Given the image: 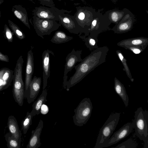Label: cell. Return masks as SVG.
Instances as JSON below:
<instances>
[{
	"instance_id": "32",
	"label": "cell",
	"mask_w": 148,
	"mask_h": 148,
	"mask_svg": "<svg viewBox=\"0 0 148 148\" xmlns=\"http://www.w3.org/2000/svg\"><path fill=\"white\" fill-rule=\"evenodd\" d=\"M126 49L130 50L136 54H139L143 51L145 48L138 46L126 45L122 47Z\"/></svg>"
},
{
	"instance_id": "31",
	"label": "cell",
	"mask_w": 148,
	"mask_h": 148,
	"mask_svg": "<svg viewBox=\"0 0 148 148\" xmlns=\"http://www.w3.org/2000/svg\"><path fill=\"white\" fill-rule=\"evenodd\" d=\"M137 144L136 141L132 138H130L125 141L112 148H136Z\"/></svg>"
},
{
	"instance_id": "27",
	"label": "cell",
	"mask_w": 148,
	"mask_h": 148,
	"mask_svg": "<svg viewBox=\"0 0 148 148\" xmlns=\"http://www.w3.org/2000/svg\"><path fill=\"white\" fill-rule=\"evenodd\" d=\"M116 53L123 66L124 71L128 77L132 82H133L134 79L132 76L130 69L127 65L126 59L124 58L120 50H116Z\"/></svg>"
},
{
	"instance_id": "29",
	"label": "cell",
	"mask_w": 148,
	"mask_h": 148,
	"mask_svg": "<svg viewBox=\"0 0 148 148\" xmlns=\"http://www.w3.org/2000/svg\"><path fill=\"white\" fill-rule=\"evenodd\" d=\"M9 27L13 32L19 39L22 40L25 38V35L21 29L15 23L10 20H8Z\"/></svg>"
},
{
	"instance_id": "25",
	"label": "cell",
	"mask_w": 148,
	"mask_h": 148,
	"mask_svg": "<svg viewBox=\"0 0 148 148\" xmlns=\"http://www.w3.org/2000/svg\"><path fill=\"white\" fill-rule=\"evenodd\" d=\"M73 39V37L67 35L62 31L59 30L55 32L50 41L53 43L59 44L66 42Z\"/></svg>"
},
{
	"instance_id": "14",
	"label": "cell",
	"mask_w": 148,
	"mask_h": 148,
	"mask_svg": "<svg viewBox=\"0 0 148 148\" xmlns=\"http://www.w3.org/2000/svg\"><path fill=\"white\" fill-rule=\"evenodd\" d=\"M41 78L34 76L30 83L27 90L24 93V97L30 104L33 102L38 96L40 90Z\"/></svg>"
},
{
	"instance_id": "6",
	"label": "cell",
	"mask_w": 148,
	"mask_h": 148,
	"mask_svg": "<svg viewBox=\"0 0 148 148\" xmlns=\"http://www.w3.org/2000/svg\"><path fill=\"white\" fill-rule=\"evenodd\" d=\"M101 10L96 12L93 20L88 29V37L95 39L98 42L97 37L101 33L111 30L109 26L111 23L108 17L101 12Z\"/></svg>"
},
{
	"instance_id": "16",
	"label": "cell",
	"mask_w": 148,
	"mask_h": 148,
	"mask_svg": "<svg viewBox=\"0 0 148 148\" xmlns=\"http://www.w3.org/2000/svg\"><path fill=\"white\" fill-rule=\"evenodd\" d=\"M34 58L33 53L31 50L28 51L27 53L26 66L25 91L27 90L32 79L34 71Z\"/></svg>"
},
{
	"instance_id": "28",
	"label": "cell",
	"mask_w": 148,
	"mask_h": 148,
	"mask_svg": "<svg viewBox=\"0 0 148 148\" xmlns=\"http://www.w3.org/2000/svg\"><path fill=\"white\" fill-rule=\"evenodd\" d=\"M7 142V146L8 148H20L21 143L9 133L6 134L4 136Z\"/></svg>"
},
{
	"instance_id": "4",
	"label": "cell",
	"mask_w": 148,
	"mask_h": 148,
	"mask_svg": "<svg viewBox=\"0 0 148 148\" xmlns=\"http://www.w3.org/2000/svg\"><path fill=\"white\" fill-rule=\"evenodd\" d=\"M120 113L111 114L100 128L94 148H103L113 134L118 123Z\"/></svg>"
},
{
	"instance_id": "3",
	"label": "cell",
	"mask_w": 148,
	"mask_h": 148,
	"mask_svg": "<svg viewBox=\"0 0 148 148\" xmlns=\"http://www.w3.org/2000/svg\"><path fill=\"white\" fill-rule=\"evenodd\" d=\"M23 60L22 56L18 59L14 71L12 94L15 102L20 106L23 105L25 85L23 79L22 71Z\"/></svg>"
},
{
	"instance_id": "11",
	"label": "cell",
	"mask_w": 148,
	"mask_h": 148,
	"mask_svg": "<svg viewBox=\"0 0 148 148\" xmlns=\"http://www.w3.org/2000/svg\"><path fill=\"white\" fill-rule=\"evenodd\" d=\"M135 21L134 14L127 8L123 17L111 30L116 34L126 33L131 30Z\"/></svg>"
},
{
	"instance_id": "38",
	"label": "cell",
	"mask_w": 148,
	"mask_h": 148,
	"mask_svg": "<svg viewBox=\"0 0 148 148\" xmlns=\"http://www.w3.org/2000/svg\"><path fill=\"white\" fill-rule=\"evenodd\" d=\"M113 2H116L117 0H111Z\"/></svg>"
},
{
	"instance_id": "19",
	"label": "cell",
	"mask_w": 148,
	"mask_h": 148,
	"mask_svg": "<svg viewBox=\"0 0 148 148\" xmlns=\"http://www.w3.org/2000/svg\"><path fill=\"white\" fill-rule=\"evenodd\" d=\"M7 125L9 132L21 143L22 134L17 120L14 116L10 115L8 117Z\"/></svg>"
},
{
	"instance_id": "41",
	"label": "cell",
	"mask_w": 148,
	"mask_h": 148,
	"mask_svg": "<svg viewBox=\"0 0 148 148\" xmlns=\"http://www.w3.org/2000/svg\"><path fill=\"white\" fill-rule=\"evenodd\" d=\"M1 11L0 10V18L1 17Z\"/></svg>"
},
{
	"instance_id": "10",
	"label": "cell",
	"mask_w": 148,
	"mask_h": 148,
	"mask_svg": "<svg viewBox=\"0 0 148 148\" xmlns=\"http://www.w3.org/2000/svg\"><path fill=\"white\" fill-rule=\"evenodd\" d=\"M71 11L59 9L55 7H48L40 6L35 8L33 10V16L40 18L57 21L60 15L63 13H70Z\"/></svg>"
},
{
	"instance_id": "34",
	"label": "cell",
	"mask_w": 148,
	"mask_h": 148,
	"mask_svg": "<svg viewBox=\"0 0 148 148\" xmlns=\"http://www.w3.org/2000/svg\"><path fill=\"white\" fill-rule=\"evenodd\" d=\"M40 3L43 6L49 7H55V4L53 0H38Z\"/></svg>"
},
{
	"instance_id": "13",
	"label": "cell",
	"mask_w": 148,
	"mask_h": 148,
	"mask_svg": "<svg viewBox=\"0 0 148 148\" xmlns=\"http://www.w3.org/2000/svg\"><path fill=\"white\" fill-rule=\"evenodd\" d=\"M133 128L131 123L128 122L124 124L111 136L107 142L105 147L116 144L127 137L132 132Z\"/></svg>"
},
{
	"instance_id": "22",
	"label": "cell",
	"mask_w": 148,
	"mask_h": 148,
	"mask_svg": "<svg viewBox=\"0 0 148 148\" xmlns=\"http://www.w3.org/2000/svg\"><path fill=\"white\" fill-rule=\"evenodd\" d=\"M114 88L116 92L122 99L125 106L128 107L129 98L125 88L123 84L116 77L114 79Z\"/></svg>"
},
{
	"instance_id": "15",
	"label": "cell",
	"mask_w": 148,
	"mask_h": 148,
	"mask_svg": "<svg viewBox=\"0 0 148 148\" xmlns=\"http://www.w3.org/2000/svg\"><path fill=\"white\" fill-rule=\"evenodd\" d=\"M50 54L54 56L53 52L48 49L45 50L42 54L43 90L45 89L47 86L48 79L50 76Z\"/></svg>"
},
{
	"instance_id": "37",
	"label": "cell",
	"mask_w": 148,
	"mask_h": 148,
	"mask_svg": "<svg viewBox=\"0 0 148 148\" xmlns=\"http://www.w3.org/2000/svg\"><path fill=\"white\" fill-rule=\"evenodd\" d=\"M4 0H0V5L3 3Z\"/></svg>"
},
{
	"instance_id": "18",
	"label": "cell",
	"mask_w": 148,
	"mask_h": 148,
	"mask_svg": "<svg viewBox=\"0 0 148 148\" xmlns=\"http://www.w3.org/2000/svg\"><path fill=\"white\" fill-rule=\"evenodd\" d=\"M14 71L4 67L0 69V92L7 89L13 81Z\"/></svg>"
},
{
	"instance_id": "35",
	"label": "cell",
	"mask_w": 148,
	"mask_h": 148,
	"mask_svg": "<svg viewBox=\"0 0 148 148\" xmlns=\"http://www.w3.org/2000/svg\"><path fill=\"white\" fill-rule=\"evenodd\" d=\"M0 60L8 62H9V58L8 56L3 54L0 51Z\"/></svg>"
},
{
	"instance_id": "33",
	"label": "cell",
	"mask_w": 148,
	"mask_h": 148,
	"mask_svg": "<svg viewBox=\"0 0 148 148\" xmlns=\"http://www.w3.org/2000/svg\"><path fill=\"white\" fill-rule=\"evenodd\" d=\"M4 34L6 38L9 42H12L13 40V34L10 29L6 24L4 26Z\"/></svg>"
},
{
	"instance_id": "30",
	"label": "cell",
	"mask_w": 148,
	"mask_h": 148,
	"mask_svg": "<svg viewBox=\"0 0 148 148\" xmlns=\"http://www.w3.org/2000/svg\"><path fill=\"white\" fill-rule=\"evenodd\" d=\"M79 36L80 38L84 40L86 47L90 50L95 49L98 48L97 42L94 39L88 37H86L85 36H81L80 34Z\"/></svg>"
},
{
	"instance_id": "9",
	"label": "cell",
	"mask_w": 148,
	"mask_h": 148,
	"mask_svg": "<svg viewBox=\"0 0 148 148\" xmlns=\"http://www.w3.org/2000/svg\"><path fill=\"white\" fill-rule=\"evenodd\" d=\"M58 21L70 33L75 34L84 33V36H87L86 31L79 25L74 16L63 13L59 15Z\"/></svg>"
},
{
	"instance_id": "7",
	"label": "cell",
	"mask_w": 148,
	"mask_h": 148,
	"mask_svg": "<svg viewBox=\"0 0 148 148\" xmlns=\"http://www.w3.org/2000/svg\"><path fill=\"white\" fill-rule=\"evenodd\" d=\"M33 24L37 35L42 38L43 36L50 35L53 32L61 26L56 21L40 18L35 16L33 17Z\"/></svg>"
},
{
	"instance_id": "8",
	"label": "cell",
	"mask_w": 148,
	"mask_h": 148,
	"mask_svg": "<svg viewBox=\"0 0 148 148\" xmlns=\"http://www.w3.org/2000/svg\"><path fill=\"white\" fill-rule=\"evenodd\" d=\"M76 12L74 15L79 25L84 29L89 35V28L96 14L95 10L87 6L76 7Z\"/></svg>"
},
{
	"instance_id": "26",
	"label": "cell",
	"mask_w": 148,
	"mask_h": 148,
	"mask_svg": "<svg viewBox=\"0 0 148 148\" xmlns=\"http://www.w3.org/2000/svg\"><path fill=\"white\" fill-rule=\"evenodd\" d=\"M34 116L31 112H27L26 115L21 122L22 130L24 134H26L32 123V119Z\"/></svg>"
},
{
	"instance_id": "12",
	"label": "cell",
	"mask_w": 148,
	"mask_h": 148,
	"mask_svg": "<svg viewBox=\"0 0 148 148\" xmlns=\"http://www.w3.org/2000/svg\"><path fill=\"white\" fill-rule=\"evenodd\" d=\"M82 52V50L76 51L73 49L66 58L63 82V87L65 89L66 88V84L68 81L67 73L75 67L77 62H81L82 60L83 59L81 58Z\"/></svg>"
},
{
	"instance_id": "1",
	"label": "cell",
	"mask_w": 148,
	"mask_h": 148,
	"mask_svg": "<svg viewBox=\"0 0 148 148\" xmlns=\"http://www.w3.org/2000/svg\"><path fill=\"white\" fill-rule=\"evenodd\" d=\"M109 51L107 46L98 47L75 66V71L67 81L66 89L69 91L71 87L80 82L96 67L104 62Z\"/></svg>"
},
{
	"instance_id": "2",
	"label": "cell",
	"mask_w": 148,
	"mask_h": 148,
	"mask_svg": "<svg viewBox=\"0 0 148 148\" xmlns=\"http://www.w3.org/2000/svg\"><path fill=\"white\" fill-rule=\"evenodd\" d=\"M136 136L144 143V148H148V111L141 107L135 112L132 123Z\"/></svg>"
},
{
	"instance_id": "39",
	"label": "cell",
	"mask_w": 148,
	"mask_h": 148,
	"mask_svg": "<svg viewBox=\"0 0 148 148\" xmlns=\"http://www.w3.org/2000/svg\"><path fill=\"white\" fill-rule=\"evenodd\" d=\"M71 1H73L75 0H70ZM83 2H85V1L84 0H81Z\"/></svg>"
},
{
	"instance_id": "23",
	"label": "cell",
	"mask_w": 148,
	"mask_h": 148,
	"mask_svg": "<svg viewBox=\"0 0 148 148\" xmlns=\"http://www.w3.org/2000/svg\"><path fill=\"white\" fill-rule=\"evenodd\" d=\"M47 95V90L45 88L43 90L41 95L33 103L31 112L34 116L40 113L41 107L47 101L46 99Z\"/></svg>"
},
{
	"instance_id": "5",
	"label": "cell",
	"mask_w": 148,
	"mask_h": 148,
	"mask_svg": "<svg viewBox=\"0 0 148 148\" xmlns=\"http://www.w3.org/2000/svg\"><path fill=\"white\" fill-rule=\"evenodd\" d=\"M92 109L90 98L83 99L74 109L75 114L73 116L74 124L79 127L86 124L90 118Z\"/></svg>"
},
{
	"instance_id": "21",
	"label": "cell",
	"mask_w": 148,
	"mask_h": 148,
	"mask_svg": "<svg viewBox=\"0 0 148 148\" xmlns=\"http://www.w3.org/2000/svg\"><path fill=\"white\" fill-rule=\"evenodd\" d=\"M12 11L16 18L25 25L30 29L27 13L25 8L21 5H15L12 6Z\"/></svg>"
},
{
	"instance_id": "36",
	"label": "cell",
	"mask_w": 148,
	"mask_h": 148,
	"mask_svg": "<svg viewBox=\"0 0 148 148\" xmlns=\"http://www.w3.org/2000/svg\"><path fill=\"white\" fill-rule=\"evenodd\" d=\"M48 109L47 106L43 104L41 107L40 110V113L45 114L48 112Z\"/></svg>"
},
{
	"instance_id": "17",
	"label": "cell",
	"mask_w": 148,
	"mask_h": 148,
	"mask_svg": "<svg viewBox=\"0 0 148 148\" xmlns=\"http://www.w3.org/2000/svg\"><path fill=\"white\" fill-rule=\"evenodd\" d=\"M43 127V121L40 120L35 130L31 132V136L27 145V148H38L41 145L40 136Z\"/></svg>"
},
{
	"instance_id": "24",
	"label": "cell",
	"mask_w": 148,
	"mask_h": 148,
	"mask_svg": "<svg viewBox=\"0 0 148 148\" xmlns=\"http://www.w3.org/2000/svg\"><path fill=\"white\" fill-rule=\"evenodd\" d=\"M124 8L122 10L114 9L106 12L105 14L111 23L116 24L121 19L125 14L126 10Z\"/></svg>"
},
{
	"instance_id": "40",
	"label": "cell",
	"mask_w": 148,
	"mask_h": 148,
	"mask_svg": "<svg viewBox=\"0 0 148 148\" xmlns=\"http://www.w3.org/2000/svg\"><path fill=\"white\" fill-rule=\"evenodd\" d=\"M28 0L32 2L33 3H34V1H33V0Z\"/></svg>"
},
{
	"instance_id": "20",
	"label": "cell",
	"mask_w": 148,
	"mask_h": 148,
	"mask_svg": "<svg viewBox=\"0 0 148 148\" xmlns=\"http://www.w3.org/2000/svg\"><path fill=\"white\" fill-rule=\"evenodd\" d=\"M148 45V38L144 37L130 38L123 40L117 43L118 46L122 47L124 46H138L146 48Z\"/></svg>"
},
{
	"instance_id": "42",
	"label": "cell",
	"mask_w": 148,
	"mask_h": 148,
	"mask_svg": "<svg viewBox=\"0 0 148 148\" xmlns=\"http://www.w3.org/2000/svg\"><path fill=\"white\" fill-rule=\"evenodd\" d=\"M58 1H61V0H58Z\"/></svg>"
}]
</instances>
